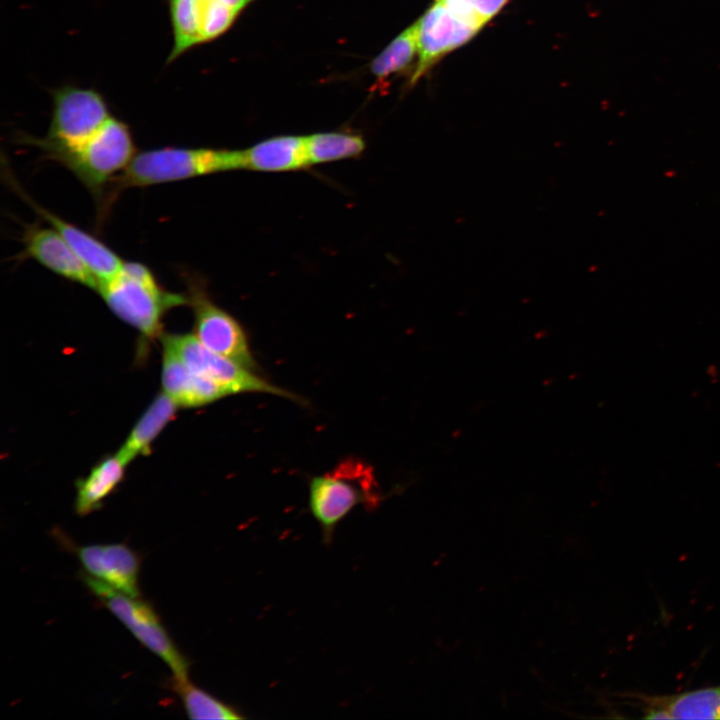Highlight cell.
Instances as JSON below:
<instances>
[{
    "instance_id": "cell-1",
    "label": "cell",
    "mask_w": 720,
    "mask_h": 720,
    "mask_svg": "<svg viewBox=\"0 0 720 720\" xmlns=\"http://www.w3.org/2000/svg\"><path fill=\"white\" fill-rule=\"evenodd\" d=\"M245 169L243 150L162 147L136 153L127 168L111 183L102 205L109 209L119 192L209 174Z\"/></svg>"
},
{
    "instance_id": "cell-7",
    "label": "cell",
    "mask_w": 720,
    "mask_h": 720,
    "mask_svg": "<svg viewBox=\"0 0 720 720\" xmlns=\"http://www.w3.org/2000/svg\"><path fill=\"white\" fill-rule=\"evenodd\" d=\"M162 342L190 369L220 386L228 395L268 393L298 401L297 396L258 377L251 369L211 351L194 334H169Z\"/></svg>"
},
{
    "instance_id": "cell-12",
    "label": "cell",
    "mask_w": 720,
    "mask_h": 720,
    "mask_svg": "<svg viewBox=\"0 0 720 720\" xmlns=\"http://www.w3.org/2000/svg\"><path fill=\"white\" fill-rule=\"evenodd\" d=\"M85 574L130 596H139L140 557L123 543L77 547Z\"/></svg>"
},
{
    "instance_id": "cell-22",
    "label": "cell",
    "mask_w": 720,
    "mask_h": 720,
    "mask_svg": "<svg viewBox=\"0 0 720 720\" xmlns=\"http://www.w3.org/2000/svg\"><path fill=\"white\" fill-rule=\"evenodd\" d=\"M450 9L483 28L510 0H439Z\"/></svg>"
},
{
    "instance_id": "cell-14",
    "label": "cell",
    "mask_w": 720,
    "mask_h": 720,
    "mask_svg": "<svg viewBox=\"0 0 720 720\" xmlns=\"http://www.w3.org/2000/svg\"><path fill=\"white\" fill-rule=\"evenodd\" d=\"M646 719H720V685L672 695H632Z\"/></svg>"
},
{
    "instance_id": "cell-20",
    "label": "cell",
    "mask_w": 720,
    "mask_h": 720,
    "mask_svg": "<svg viewBox=\"0 0 720 720\" xmlns=\"http://www.w3.org/2000/svg\"><path fill=\"white\" fill-rule=\"evenodd\" d=\"M305 139L310 165L354 158L365 149L363 138L353 133L321 132Z\"/></svg>"
},
{
    "instance_id": "cell-9",
    "label": "cell",
    "mask_w": 720,
    "mask_h": 720,
    "mask_svg": "<svg viewBox=\"0 0 720 720\" xmlns=\"http://www.w3.org/2000/svg\"><path fill=\"white\" fill-rule=\"evenodd\" d=\"M186 283L196 338L211 351L254 369L255 360L241 324L211 300L198 279L188 277Z\"/></svg>"
},
{
    "instance_id": "cell-2",
    "label": "cell",
    "mask_w": 720,
    "mask_h": 720,
    "mask_svg": "<svg viewBox=\"0 0 720 720\" xmlns=\"http://www.w3.org/2000/svg\"><path fill=\"white\" fill-rule=\"evenodd\" d=\"M96 292L119 319L149 339L161 336L162 319L169 310L189 304L187 294L165 289L149 267L137 261H124Z\"/></svg>"
},
{
    "instance_id": "cell-15",
    "label": "cell",
    "mask_w": 720,
    "mask_h": 720,
    "mask_svg": "<svg viewBox=\"0 0 720 720\" xmlns=\"http://www.w3.org/2000/svg\"><path fill=\"white\" fill-rule=\"evenodd\" d=\"M161 381L163 392L179 407L204 406L228 395L220 386L190 369L167 346L163 351Z\"/></svg>"
},
{
    "instance_id": "cell-3",
    "label": "cell",
    "mask_w": 720,
    "mask_h": 720,
    "mask_svg": "<svg viewBox=\"0 0 720 720\" xmlns=\"http://www.w3.org/2000/svg\"><path fill=\"white\" fill-rule=\"evenodd\" d=\"M52 98L46 136L23 134L19 140L38 148L48 159L80 147L111 118L105 99L93 89L64 86L54 90Z\"/></svg>"
},
{
    "instance_id": "cell-10",
    "label": "cell",
    "mask_w": 720,
    "mask_h": 720,
    "mask_svg": "<svg viewBox=\"0 0 720 720\" xmlns=\"http://www.w3.org/2000/svg\"><path fill=\"white\" fill-rule=\"evenodd\" d=\"M418 22V55L409 79L416 84L443 57L465 45L482 29L439 0L425 11Z\"/></svg>"
},
{
    "instance_id": "cell-4",
    "label": "cell",
    "mask_w": 720,
    "mask_h": 720,
    "mask_svg": "<svg viewBox=\"0 0 720 720\" xmlns=\"http://www.w3.org/2000/svg\"><path fill=\"white\" fill-rule=\"evenodd\" d=\"M136 155L132 133L111 117L86 143L52 160L70 170L102 206L114 181ZM100 209V208H99Z\"/></svg>"
},
{
    "instance_id": "cell-19",
    "label": "cell",
    "mask_w": 720,
    "mask_h": 720,
    "mask_svg": "<svg viewBox=\"0 0 720 720\" xmlns=\"http://www.w3.org/2000/svg\"><path fill=\"white\" fill-rule=\"evenodd\" d=\"M418 55V22L403 30L371 62V73L380 82L405 71Z\"/></svg>"
},
{
    "instance_id": "cell-8",
    "label": "cell",
    "mask_w": 720,
    "mask_h": 720,
    "mask_svg": "<svg viewBox=\"0 0 720 720\" xmlns=\"http://www.w3.org/2000/svg\"><path fill=\"white\" fill-rule=\"evenodd\" d=\"M173 30L171 62L189 49L225 33L255 0H168Z\"/></svg>"
},
{
    "instance_id": "cell-18",
    "label": "cell",
    "mask_w": 720,
    "mask_h": 720,
    "mask_svg": "<svg viewBox=\"0 0 720 720\" xmlns=\"http://www.w3.org/2000/svg\"><path fill=\"white\" fill-rule=\"evenodd\" d=\"M126 465L117 454L106 457L86 478L77 482L75 510L78 515H88L101 506L123 479Z\"/></svg>"
},
{
    "instance_id": "cell-17",
    "label": "cell",
    "mask_w": 720,
    "mask_h": 720,
    "mask_svg": "<svg viewBox=\"0 0 720 720\" xmlns=\"http://www.w3.org/2000/svg\"><path fill=\"white\" fill-rule=\"evenodd\" d=\"M179 406L164 392L158 394L136 422L126 441L116 453L126 464L150 452L151 444L174 418Z\"/></svg>"
},
{
    "instance_id": "cell-11",
    "label": "cell",
    "mask_w": 720,
    "mask_h": 720,
    "mask_svg": "<svg viewBox=\"0 0 720 720\" xmlns=\"http://www.w3.org/2000/svg\"><path fill=\"white\" fill-rule=\"evenodd\" d=\"M21 241L19 258L33 259L54 274L97 291L98 279L53 227L26 225Z\"/></svg>"
},
{
    "instance_id": "cell-21",
    "label": "cell",
    "mask_w": 720,
    "mask_h": 720,
    "mask_svg": "<svg viewBox=\"0 0 720 720\" xmlns=\"http://www.w3.org/2000/svg\"><path fill=\"white\" fill-rule=\"evenodd\" d=\"M171 688L179 696L184 710L191 719H244L239 711L195 686L190 680L178 682L172 679Z\"/></svg>"
},
{
    "instance_id": "cell-5",
    "label": "cell",
    "mask_w": 720,
    "mask_h": 720,
    "mask_svg": "<svg viewBox=\"0 0 720 720\" xmlns=\"http://www.w3.org/2000/svg\"><path fill=\"white\" fill-rule=\"evenodd\" d=\"M380 498L372 468L357 458L348 457L309 485V506L325 537L330 538L336 525L357 505L374 507Z\"/></svg>"
},
{
    "instance_id": "cell-13",
    "label": "cell",
    "mask_w": 720,
    "mask_h": 720,
    "mask_svg": "<svg viewBox=\"0 0 720 720\" xmlns=\"http://www.w3.org/2000/svg\"><path fill=\"white\" fill-rule=\"evenodd\" d=\"M6 177L14 191L66 240L98 279L99 284L110 280L119 272L124 261L110 247L94 235L36 204L13 180L11 174L7 173Z\"/></svg>"
},
{
    "instance_id": "cell-6",
    "label": "cell",
    "mask_w": 720,
    "mask_h": 720,
    "mask_svg": "<svg viewBox=\"0 0 720 720\" xmlns=\"http://www.w3.org/2000/svg\"><path fill=\"white\" fill-rule=\"evenodd\" d=\"M84 584L134 637L158 656L171 670L173 680H189V660L178 649L152 606L139 598L119 592L87 574Z\"/></svg>"
},
{
    "instance_id": "cell-16",
    "label": "cell",
    "mask_w": 720,
    "mask_h": 720,
    "mask_svg": "<svg viewBox=\"0 0 720 720\" xmlns=\"http://www.w3.org/2000/svg\"><path fill=\"white\" fill-rule=\"evenodd\" d=\"M245 169L264 172L298 170L310 165L305 136H275L243 150Z\"/></svg>"
}]
</instances>
